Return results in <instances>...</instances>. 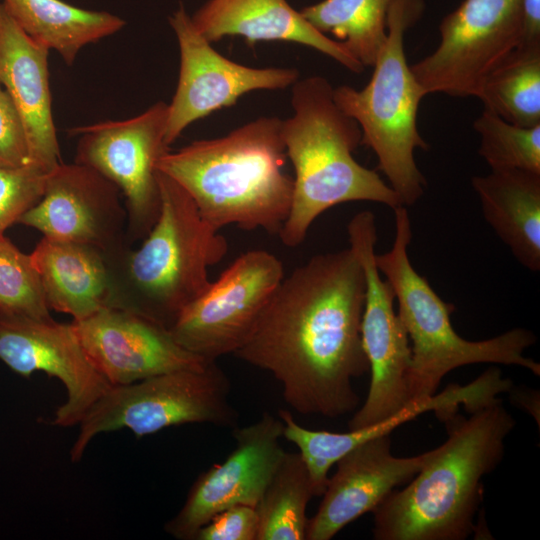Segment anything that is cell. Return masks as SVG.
<instances>
[{"label": "cell", "instance_id": "obj_1", "mask_svg": "<svg viewBox=\"0 0 540 540\" xmlns=\"http://www.w3.org/2000/svg\"><path fill=\"white\" fill-rule=\"evenodd\" d=\"M365 280L350 249L317 254L284 276L234 355L267 371L301 414L337 418L359 403L369 371L361 339Z\"/></svg>", "mask_w": 540, "mask_h": 540}, {"label": "cell", "instance_id": "obj_2", "mask_svg": "<svg viewBox=\"0 0 540 540\" xmlns=\"http://www.w3.org/2000/svg\"><path fill=\"white\" fill-rule=\"evenodd\" d=\"M447 440L402 490L372 512L376 540H463L475 529L482 478L502 461L516 421L501 399L468 418L447 416Z\"/></svg>", "mask_w": 540, "mask_h": 540}, {"label": "cell", "instance_id": "obj_3", "mask_svg": "<svg viewBox=\"0 0 540 540\" xmlns=\"http://www.w3.org/2000/svg\"><path fill=\"white\" fill-rule=\"evenodd\" d=\"M282 120L259 117L225 136L168 150L157 170L178 183L217 230L235 225L278 235L291 207Z\"/></svg>", "mask_w": 540, "mask_h": 540}, {"label": "cell", "instance_id": "obj_4", "mask_svg": "<svg viewBox=\"0 0 540 540\" xmlns=\"http://www.w3.org/2000/svg\"><path fill=\"white\" fill-rule=\"evenodd\" d=\"M291 105L293 115L281 124L295 172L290 211L278 234L285 246H299L315 219L339 204L371 201L392 209L402 205L375 170L355 160L360 127L337 106L326 78L298 79L292 85Z\"/></svg>", "mask_w": 540, "mask_h": 540}, {"label": "cell", "instance_id": "obj_5", "mask_svg": "<svg viewBox=\"0 0 540 540\" xmlns=\"http://www.w3.org/2000/svg\"><path fill=\"white\" fill-rule=\"evenodd\" d=\"M159 216L137 248L105 255L109 307L140 314L170 330L183 309L209 285L208 271L226 255L219 230L200 215L186 191L158 170Z\"/></svg>", "mask_w": 540, "mask_h": 540}, {"label": "cell", "instance_id": "obj_6", "mask_svg": "<svg viewBox=\"0 0 540 540\" xmlns=\"http://www.w3.org/2000/svg\"><path fill=\"white\" fill-rule=\"evenodd\" d=\"M393 210V245L386 253L375 254V262L394 292L397 313L412 342L407 375L411 400L434 395L447 373L469 364L516 365L539 376L540 364L524 355L536 342L532 331L513 328L481 341L466 340L455 331L450 318L455 306L442 300L410 261L412 229L406 207Z\"/></svg>", "mask_w": 540, "mask_h": 540}, {"label": "cell", "instance_id": "obj_7", "mask_svg": "<svg viewBox=\"0 0 540 540\" xmlns=\"http://www.w3.org/2000/svg\"><path fill=\"white\" fill-rule=\"evenodd\" d=\"M423 0H395L387 19V38L380 49L367 85L333 88L337 106L360 127L361 144L373 150L378 170L388 179L403 206L414 205L427 181L414 152L429 145L417 126L419 104L426 96L408 65L404 36L421 17Z\"/></svg>", "mask_w": 540, "mask_h": 540}, {"label": "cell", "instance_id": "obj_8", "mask_svg": "<svg viewBox=\"0 0 540 540\" xmlns=\"http://www.w3.org/2000/svg\"><path fill=\"white\" fill-rule=\"evenodd\" d=\"M229 392L230 382L216 361L200 369L176 370L111 386L79 422L70 459L80 461L97 435L121 429L143 437L193 423L236 427L239 416L229 402Z\"/></svg>", "mask_w": 540, "mask_h": 540}, {"label": "cell", "instance_id": "obj_9", "mask_svg": "<svg viewBox=\"0 0 540 540\" xmlns=\"http://www.w3.org/2000/svg\"><path fill=\"white\" fill-rule=\"evenodd\" d=\"M349 248L362 266L365 280L361 339L371 381L363 405L348 423L349 430L383 422L411 403L407 375L411 346L394 309L395 295L375 262L377 229L371 211L356 213L347 225Z\"/></svg>", "mask_w": 540, "mask_h": 540}, {"label": "cell", "instance_id": "obj_10", "mask_svg": "<svg viewBox=\"0 0 540 540\" xmlns=\"http://www.w3.org/2000/svg\"><path fill=\"white\" fill-rule=\"evenodd\" d=\"M437 48L411 70L425 94L477 97L523 38L522 0H464L439 25Z\"/></svg>", "mask_w": 540, "mask_h": 540}, {"label": "cell", "instance_id": "obj_11", "mask_svg": "<svg viewBox=\"0 0 540 540\" xmlns=\"http://www.w3.org/2000/svg\"><path fill=\"white\" fill-rule=\"evenodd\" d=\"M167 114L168 104L159 101L135 117L69 131L79 136L75 162L100 173L124 196L130 246L147 236L160 213L156 166L170 150L164 139Z\"/></svg>", "mask_w": 540, "mask_h": 540}, {"label": "cell", "instance_id": "obj_12", "mask_svg": "<svg viewBox=\"0 0 540 540\" xmlns=\"http://www.w3.org/2000/svg\"><path fill=\"white\" fill-rule=\"evenodd\" d=\"M284 277L265 250L237 257L180 313L170 332L187 351L207 360L234 354L247 341Z\"/></svg>", "mask_w": 540, "mask_h": 540}, {"label": "cell", "instance_id": "obj_13", "mask_svg": "<svg viewBox=\"0 0 540 540\" xmlns=\"http://www.w3.org/2000/svg\"><path fill=\"white\" fill-rule=\"evenodd\" d=\"M169 22L179 45L180 69L175 94L168 104L164 137L168 147L194 121L231 107L242 95L284 89L299 79L296 68H255L224 57L196 29L183 5Z\"/></svg>", "mask_w": 540, "mask_h": 540}, {"label": "cell", "instance_id": "obj_14", "mask_svg": "<svg viewBox=\"0 0 540 540\" xmlns=\"http://www.w3.org/2000/svg\"><path fill=\"white\" fill-rule=\"evenodd\" d=\"M0 361L29 378L34 372L55 377L66 389L52 425H78L111 387L88 359L71 323L0 309Z\"/></svg>", "mask_w": 540, "mask_h": 540}, {"label": "cell", "instance_id": "obj_15", "mask_svg": "<svg viewBox=\"0 0 540 540\" xmlns=\"http://www.w3.org/2000/svg\"><path fill=\"white\" fill-rule=\"evenodd\" d=\"M234 449L194 481L182 508L164 526L179 540H193L214 515L235 505L256 507L285 450L283 422L268 412L233 431Z\"/></svg>", "mask_w": 540, "mask_h": 540}, {"label": "cell", "instance_id": "obj_16", "mask_svg": "<svg viewBox=\"0 0 540 540\" xmlns=\"http://www.w3.org/2000/svg\"><path fill=\"white\" fill-rule=\"evenodd\" d=\"M121 195L94 169L77 162L60 163L47 174L40 200L18 223L44 237L88 244L110 255L130 246Z\"/></svg>", "mask_w": 540, "mask_h": 540}, {"label": "cell", "instance_id": "obj_17", "mask_svg": "<svg viewBox=\"0 0 540 540\" xmlns=\"http://www.w3.org/2000/svg\"><path fill=\"white\" fill-rule=\"evenodd\" d=\"M71 324L88 359L111 386L212 362L180 346L166 327L129 310L105 307Z\"/></svg>", "mask_w": 540, "mask_h": 540}, {"label": "cell", "instance_id": "obj_18", "mask_svg": "<svg viewBox=\"0 0 540 540\" xmlns=\"http://www.w3.org/2000/svg\"><path fill=\"white\" fill-rule=\"evenodd\" d=\"M435 449L399 458L391 453L390 434L356 446L335 464L316 513L308 521L307 540H330L349 523L372 512L397 486L409 482Z\"/></svg>", "mask_w": 540, "mask_h": 540}, {"label": "cell", "instance_id": "obj_19", "mask_svg": "<svg viewBox=\"0 0 540 540\" xmlns=\"http://www.w3.org/2000/svg\"><path fill=\"white\" fill-rule=\"evenodd\" d=\"M49 51L30 38L0 3V83L23 120L32 164L48 173L61 163L52 114Z\"/></svg>", "mask_w": 540, "mask_h": 540}, {"label": "cell", "instance_id": "obj_20", "mask_svg": "<svg viewBox=\"0 0 540 540\" xmlns=\"http://www.w3.org/2000/svg\"><path fill=\"white\" fill-rule=\"evenodd\" d=\"M191 20L210 43L240 36L248 43L289 41L311 47L360 73L364 66L333 38L314 28L286 0H208Z\"/></svg>", "mask_w": 540, "mask_h": 540}, {"label": "cell", "instance_id": "obj_21", "mask_svg": "<svg viewBox=\"0 0 540 540\" xmlns=\"http://www.w3.org/2000/svg\"><path fill=\"white\" fill-rule=\"evenodd\" d=\"M30 257L49 309L78 321L110 306V272L100 249L43 236Z\"/></svg>", "mask_w": 540, "mask_h": 540}, {"label": "cell", "instance_id": "obj_22", "mask_svg": "<svg viewBox=\"0 0 540 540\" xmlns=\"http://www.w3.org/2000/svg\"><path fill=\"white\" fill-rule=\"evenodd\" d=\"M476 192L487 223L530 271L540 270V173L491 170L474 176Z\"/></svg>", "mask_w": 540, "mask_h": 540}, {"label": "cell", "instance_id": "obj_23", "mask_svg": "<svg viewBox=\"0 0 540 540\" xmlns=\"http://www.w3.org/2000/svg\"><path fill=\"white\" fill-rule=\"evenodd\" d=\"M512 385L509 378L502 377L499 369L490 368L465 386L452 384L441 393L412 400L404 409L383 422L343 433L312 430L306 438V452L317 468L329 470L356 446L375 437L388 435L422 413L434 411L440 420H444L458 411L460 405L472 413L499 399L498 394L508 392Z\"/></svg>", "mask_w": 540, "mask_h": 540}, {"label": "cell", "instance_id": "obj_24", "mask_svg": "<svg viewBox=\"0 0 540 540\" xmlns=\"http://www.w3.org/2000/svg\"><path fill=\"white\" fill-rule=\"evenodd\" d=\"M15 23L34 41L55 50L67 65L79 51L125 26L109 12L76 7L63 0H4Z\"/></svg>", "mask_w": 540, "mask_h": 540}, {"label": "cell", "instance_id": "obj_25", "mask_svg": "<svg viewBox=\"0 0 540 540\" xmlns=\"http://www.w3.org/2000/svg\"><path fill=\"white\" fill-rule=\"evenodd\" d=\"M395 0H323L300 12L318 31L334 36L350 55L373 66L387 38V19Z\"/></svg>", "mask_w": 540, "mask_h": 540}, {"label": "cell", "instance_id": "obj_26", "mask_svg": "<svg viewBox=\"0 0 540 540\" xmlns=\"http://www.w3.org/2000/svg\"><path fill=\"white\" fill-rule=\"evenodd\" d=\"M316 497L307 466L299 452H285L255 509L257 540H305L306 509Z\"/></svg>", "mask_w": 540, "mask_h": 540}, {"label": "cell", "instance_id": "obj_27", "mask_svg": "<svg viewBox=\"0 0 540 540\" xmlns=\"http://www.w3.org/2000/svg\"><path fill=\"white\" fill-rule=\"evenodd\" d=\"M477 98L511 124L540 125V46H520L488 75Z\"/></svg>", "mask_w": 540, "mask_h": 540}, {"label": "cell", "instance_id": "obj_28", "mask_svg": "<svg viewBox=\"0 0 540 540\" xmlns=\"http://www.w3.org/2000/svg\"><path fill=\"white\" fill-rule=\"evenodd\" d=\"M473 129L480 138L478 153L491 170L540 173V125L517 126L484 108Z\"/></svg>", "mask_w": 540, "mask_h": 540}, {"label": "cell", "instance_id": "obj_29", "mask_svg": "<svg viewBox=\"0 0 540 540\" xmlns=\"http://www.w3.org/2000/svg\"><path fill=\"white\" fill-rule=\"evenodd\" d=\"M0 309L35 318L51 317L30 254L0 236Z\"/></svg>", "mask_w": 540, "mask_h": 540}, {"label": "cell", "instance_id": "obj_30", "mask_svg": "<svg viewBox=\"0 0 540 540\" xmlns=\"http://www.w3.org/2000/svg\"><path fill=\"white\" fill-rule=\"evenodd\" d=\"M47 174L35 164L0 167V236L40 200Z\"/></svg>", "mask_w": 540, "mask_h": 540}, {"label": "cell", "instance_id": "obj_31", "mask_svg": "<svg viewBox=\"0 0 540 540\" xmlns=\"http://www.w3.org/2000/svg\"><path fill=\"white\" fill-rule=\"evenodd\" d=\"M32 164L23 120L11 96L0 83V167Z\"/></svg>", "mask_w": 540, "mask_h": 540}, {"label": "cell", "instance_id": "obj_32", "mask_svg": "<svg viewBox=\"0 0 540 540\" xmlns=\"http://www.w3.org/2000/svg\"><path fill=\"white\" fill-rule=\"evenodd\" d=\"M256 509L235 505L214 515L195 534L193 540H257Z\"/></svg>", "mask_w": 540, "mask_h": 540}, {"label": "cell", "instance_id": "obj_33", "mask_svg": "<svg viewBox=\"0 0 540 540\" xmlns=\"http://www.w3.org/2000/svg\"><path fill=\"white\" fill-rule=\"evenodd\" d=\"M523 38L520 46H540V0H522Z\"/></svg>", "mask_w": 540, "mask_h": 540}, {"label": "cell", "instance_id": "obj_34", "mask_svg": "<svg viewBox=\"0 0 540 540\" xmlns=\"http://www.w3.org/2000/svg\"><path fill=\"white\" fill-rule=\"evenodd\" d=\"M510 400L519 409H523L537 420L539 425V393L530 388H513L508 391Z\"/></svg>", "mask_w": 540, "mask_h": 540}]
</instances>
